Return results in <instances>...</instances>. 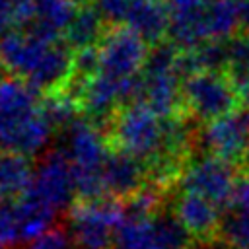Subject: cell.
<instances>
[{
	"instance_id": "obj_1",
	"label": "cell",
	"mask_w": 249,
	"mask_h": 249,
	"mask_svg": "<svg viewBox=\"0 0 249 249\" xmlns=\"http://www.w3.org/2000/svg\"><path fill=\"white\" fill-rule=\"evenodd\" d=\"M39 91L21 78L0 80V152L39 154L51 140L53 126L41 111Z\"/></svg>"
},
{
	"instance_id": "obj_2",
	"label": "cell",
	"mask_w": 249,
	"mask_h": 249,
	"mask_svg": "<svg viewBox=\"0 0 249 249\" xmlns=\"http://www.w3.org/2000/svg\"><path fill=\"white\" fill-rule=\"evenodd\" d=\"M111 140L115 150L148 163L163 148V121L144 101L124 105L113 115Z\"/></svg>"
},
{
	"instance_id": "obj_3",
	"label": "cell",
	"mask_w": 249,
	"mask_h": 249,
	"mask_svg": "<svg viewBox=\"0 0 249 249\" xmlns=\"http://www.w3.org/2000/svg\"><path fill=\"white\" fill-rule=\"evenodd\" d=\"M183 99L187 113L204 124L239 111L243 105V97L220 72H200L183 80Z\"/></svg>"
},
{
	"instance_id": "obj_4",
	"label": "cell",
	"mask_w": 249,
	"mask_h": 249,
	"mask_svg": "<svg viewBox=\"0 0 249 249\" xmlns=\"http://www.w3.org/2000/svg\"><path fill=\"white\" fill-rule=\"evenodd\" d=\"M245 169L228 163L214 156H200L191 161L179 179V185L187 193H196L212 200L220 210L233 208V196L239 177Z\"/></svg>"
},
{
	"instance_id": "obj_5",
	"label": "cell",
	"mask_w": 249,
	"mask_h": 249,
	"mask_svg": "<svg viewBox=\"0 0 249 249\" xmlns=\"http://www.w3.org/2000/svg\"><path fill=\"white\" fill-rule=\"evenodd\" d=\"M123 218V206L115 200H80L70 208L72 239L80 249H111Z\"/></svg>"
},
{
	"instance_id": "obj_6",
	"label": "cell",
	"mask_w": 249,
	"mask_h": 249,
	"mask_svg": "<svg viewBox=\"0 0 249 249\" xmlns=\"http://www.w3.org/2000/svg\"><path fill=\"white\" fill-rule=\"evenodd\" d=\"M195 146H200L204 156L220 158L241 169L249 161V121L243 111H233L222 119L206 123L198 128Z\"/></svg>"
},
{
	"instance_id": "obj_7",
	"label": "cell",
	"mask_w": 249,
	"mask_h": 249,
	"mask_svg": "<svg viewBox=\"0 0 249 249\" xmlns=\"http://www.w3.org/2000/svg\"><path fill=\"white\" fill-rule=\"evenodd\" d=\"M97 51H99L97 74L113 82H126L138 78L150 53L146 41L126 25L115 27L113 31L105 33Z\"/></svg>"
},
{
	"instance_id": "obj_8",
	"label": "cell",
	"mask_w": 249,
	"mask_h": 249,
	"mask_svg": "<svg viewBox=\"0 0 249 249\" xmlns=\"http://www.w3.org/2000/svg\"><path fill=\"white\" fill-rule=\"evenodd\" d=\"M60 152L68 158L76 173L103 171L109 148L101 130L89 119H78L64 130V146Z\"/></svg>"
},
{
	"instance_id": "obj_9",
	"label": "cell",
	"mask_w": 249,
	"mask_h": 249,
	"mask_svg": "<svg viewBox=\"0 0 249 249\" xmlns=\"http://www.w3.org/2000/svg\"><path fill=\"white\" fill-rule=\"evenodd\" d=\"M29 189L53 210L58 212L68 208L76 195L74 171L68 158L60 150L45 156L33 173V183Z\"/></svg>"
},
{
	"instance_id": "obj_10",
	"label": "cell",
	"mask_w": 249,
	"mask_h": 249,
	"mask_svg": "<svg viewBox=\"0 0 249 249\" xmlns=\"http://www.w3.org/2000/svg\"><path fill=\"white\" fill-rule=\"evenodd\" d=\"M53 45L29 31H10L0 39V66L25 80Z\"/></svg>"
},
{
	"instance_id": "obj_11",
	"label": "cell",
	"mask_w": 249,
	"mask_h": 249,
	"mask_svg": "<svg viewBox=\"0 0 249 249\" xmlns=\"http://www.w3.org/2000/svg\"><path fill=\"white\" fill-rule=\"evenodd\" d=\"M142 78V99L161 121L189 115L183 99V82L175 70L140 74Z\"/></svg>"
},
{
	"instance_id": "obj_12",
	"label": "cell",
	"mask_w": 249,
	"mask_h": 249,
	"mask_svg": "<svg viewBox=\"0 0 249 249\" xmlns=\"http://www.w3.org/2000/svg\"><path fill=\"white\" fill-rule=\"evenodd\" d=\"M144 179H148V171L144 161L123 152H109L103 165V183L105 191L115 198H130L144 187Z\"/></svg>"
},
{
	"instance_id": "obj_13",
	"label": "cell",
	"mask_w": 249,
	"mask_h": 249,
	"mask_svg": "<svg viewBox=\"0 0 249 249\" xmlns=\"http://www.w3.org/2000/svg\"><path fill=\"white\" fill-rule=\"evenodd\" d=\"M175 214L187 231L195 237V241H208L218 237L222 216L220 208L212 200L196 193L183 191L175 202Z\"/></svg>"
},
{
	"instance_id": "obj_14",
	"label": "cell",
	"mask_w": 249,
	"mask_h": 249,
	"mask_svg": "<svg viewBox=\"0 0 249 249\" xmlns=\"http://www.w3.org/2000/svg\"><path fill=\"white\" fill-rule=\"evenodd\" d=\"M31 6L33 21L27 31L51 43H58V33L68 29L78 14L76 0H31Z\"/></svg>"
},
{
	"instance_id": "obj_15",
	"label": "cell",
	"mask_w": 249,
	"mask_h": 249,
	"mask_svg": "<svg viewBox=\"0 0 249 249\" xmlns=\"http://www.w3.org/2000/svg\"><path fill=\"white\" fill-rule=\"evenodd\" d=\"M169 8L154 0H132L126 14V27L140 35L146 43H161V37L169 31Z\"/></svg>"
},
{
	"instance_id": "obj_16",
	"label": "cell",
	"mask_w": 249,
	"mask_h": 249,
	"mask_svg": "<svg viewBox=\"0 0 249 249\" xmlns=\"http://www.w3.org/2000/svg\"><path fill=\"white\" fill-rule=\"evenodd\" d=\"M33 165L27 156L0 152V202L19 200L33 183Z\"/></svg>"
},
{
	"instance_id": "obj_17",
	"label": "cell",
	"mask_w": 249,
	"mask_h": 249,
	"mask_svg": "<svg viewBox=\"0 0 249 249\" xmlns=\"http://www.w3.org/2000/svg\"><path fill=\"white\" fill-rule=\"evenodd\" d=\"M18 214H19V228H21V241H35L47 231H51L56 210H53L47 202H43L31 189L16 200Z\"/></svg>"
},
{
	"instance_id": "obj_18",
	"label": "cell",
	"mask_w": 249,
	"mask_h": 249,
	"mask_svg": "<svg viewBox=\"0 0 249 249\" xmlns=\"http://www.w3.org/2000/svg\"><path fill=\"white\" fill-rule=\"evenodd\" d=\"M103 39V16L95 6L80 8L76 18L66 29V45L70 49L82 51L88 47H95Z\"/></svg>"
},
{
	"instance_id": "obj_19",
	"label": "cell",
	"mask_w": 249,
	"mask_h": 249,
	"mask_svg": "<svg viewBox=\"0 0 249 249\" xmlns=\"http://www.w3.org/2000/svg\"><path fill=\"white\" fill-rule=\"evenodd\" d=\"M204 21L210 41H230L239 27L237 0H214L204 10Z\"/></svg>"
},
{
	"instance_id": "obj_20",
	"label": "cell",
	"mask_w": 249,
	"mask_h": 249,
	"mask_svg": "<svg viewBox=\"0 0 249 249\" xmlns=\"http://www.w3.org/2000/svg\"><path fill=\"white\" fill-rule=\"evenodd\" d=\"M113 249H161L154 220L123 218L115 231Z\"/></svg>"
},
{
	"instance_id": "obj_21",
	"label": "cell",
	"mask_w": 249,
	"mask_h": 249,
	"mask_svg": "<svg viewBox=\"0 0 249 249\" xmlns=\"http://www.w3.org/2000/svg\"><path fill=\"white\" fill-rule=\"evenodd\" d=\"M224 74L241 97L249 95V33L228 41V68Z\"/></svg>"
},
{
	"instance_id": "obj_22",
	"label": "cell",
	"mask_w": 249,
	"mask_h": 249,
	"mask_svg": "<svg viewBox=\"0 0 249 249\" xmlns=\"http://www.w3.org/2000/svg\"><path fill=\"white\" fill-rule=\"evenodd\" d=\"M154 228L161 243V249H191L193 247L191 243L193 235L187 231V228L181 224L175 212L160 210L154 216Z\"/></svg>"
},
{
	"instance_id": "obj_23",
	"label": "cell",
	"mask_w": 249,
	"mask_h": 249,
	"mask_svg": "<svg viewBox=\"0 0 249 249\" xmlns=\"http://www.w3.org/2000/svg\"><path fill=\"white\" fill-rule=\"evenodd\" d=\"M78 109H80L78 97L64 93V91L49 93L41 101V111L53 128H64L66 130L74 121H78V117H76Z\"/></svg>"
},
{
	"instance_id": "obj_24",
	"label": "cell",
	"mask_w": 249,
	"mask_h": 249,
	"mask_svg": "<svg viewBox=\"0 0 249 249\" xmlns=\"http://www.w3.org/2000/svg\"><path fill=\"white\" fill-rule=\"evenodd\" d=\"M218 237L233 249H249V212L226 210Z\"/></svg>"
},
{
	"instance_id": "obj_25",
	"label": "cell",
	"mask_w": 249,
	"mask_h": 249,
	"mask_svg": "<svg viewBox=\"0 0 249 249\" xmlns=\"http://www.w3.org/2000/svg\"><path fill=\"white\" fill-rule=\"evenodd\" d=\"M21 241L19 214L16 202H0V249Z\"/></svg>"
},
{
	"instance_id": "obj_26",
	"label": "cell",
	"mask_w": 249,
	"mask_h": 249,
	"mask_svg": "<svg viewBox=\"0 0 249 249\" xmlns=\"http://www.w3.org/2000/svg\"><path fill=\"white\" fill-rule=\"evenodd\" d=\"M97 12L103 16V19L107 21H124L126 14L132 6V0H93Z\"/></svg>"
},
{
	"instance_id": "obj_27",
	"label": "cell",
	"mask_w": 249,
	"mask_h": 249,
	"mask_svg": "<svg viewBox=\"0 0 249 249\" xmlns=\"http://www.w3.org/2000/svg\"><path fill=\"white\" fill-rule=\"evenodd\" d=\"M27 249H70V241H68V235L62 230L53 228L51 231H47L39 239L31 241L27 245Z\"/></svg>"
},
{
	"instance_id": "obj_28",
	"label": "cell",
	"mask_w": 249,
	"mask_h": 249,
	"mask_svg": "<svg viewBox=\"0 0 249 249\" xmlns=\"http://www.w3.org/2000/svg\"><path fill=\"white\" fill-rule=\"evenodd\" d=\"M18 4L19 0H0V39L10 33L12 25H18Z\"/></svg>"
},
{
	"instance_id": "obj_29",
	"label": "cell",
	"mask_w": 249,
	"mask_h": 249,
	"mask_svg": "<svg viewBox=\"0 0 249 249\" xmlns=\"http://www.w3.org/2000/svg\"><path fill=\"white\" fill-rule=\"evenodd\" d=\"M233 208L249 212V169H245L241 173V177H239V183H237V189H235V196H233Z\"/></svg>"
},
{
	"instance_id": "obj_30",
	"label": "cell",
	"mask_w": 249,
	"mask_h": 249,
	"mask_svg": "<svg viewBox=\"0 0 249 249\" xmlns=\"http://www.w3.org/2000/svg\"><path fill=\"white\" fill-rule=\"evenodd\" d=\"M237 14H239L241 31L249 33V0H237Z\"/></svg>"
},
{
	"instance_id": "obj_31",
	"label": "cell",
	"mask_w": 249,
	"mask_h": 249,
	"mask_svg": "<svg viewBox=\"0 0 249 249\" xmlns=\"http://www.w3.org/2000/svg\"><path fill=\"white\" fill-rule=\"evenodd\" d=\"M191 249H233V247L224 243L220 237H214V239H208V241H195Z\"/></svg>"
},
{
	"instance_id": "obj_32",
	"label": "cell",
	"mask_w": 249,
	"mask_h": 249,
	"mask_svg": "<svg viewBox=\"0 0 249 249\" xmlns=\"http://www.w3.org/2000/svg\"><path fill=\"white\" fill-rule=\"evenodd\" d=\"M154 2H161V0H154Z\"/></svg>"
},
{
	"instance_id": "obj_33",
	"label": "cell",
	"mask_w": 249,
	"mask_h": 249,
	"mask_svg": "<svg viewBox=\"0 0 249 249\" xmlns=\"http://www.w3.org/2000/svg\"><path fill=\"white\" fill-rule=\"evenodd\" d=\"M208 2H214V0H208Z\"/></svg>"
}]
</instances>
